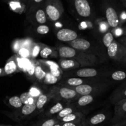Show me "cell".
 <instances>
[{"label":"cell","instance_id":"cell-1","mask_svg":"<svg viewBox=\"0 0 126 126\" xmlns=\"http://www.w3.org/2000/svg\"><path fill=\"white\" fill-rule=\"evenodd\" d=\"M58 54L61 58L75 59L81 67L93 66L98 63V58L94 54L84 51L77 50L69 46L59 47L58 49Z\"/></svg>","mask_w":126,"mask_h":126},{"label":"cell","instance_id":"cell-2","mask_svg":"<svg viewBox=\"0 0 126 126\" xmlns=\"http://www.w3.org/2000/svg\"><path fill=\"white\" fill-rule=\"evenodd\" d=\"M43 9L47 18L54 22L59 20L64 12L61 0H45Z\"/></svg>","mask_w":126,"mask_h":126},{"label":"cell","instance_id":"cell-3","mask_svg":"<svg viewBox=\"0 0 126 126\" xmlns=\"http://www.w3.org/2000/svg\"><path fill=\"white\" fill-rule=\"evenodd\" d=\"M80 94L76 92L74 88L67 87H56L51 89L50 97L55 98L58 100H71L79 98Z\"/></svg>","mask_w":126,"mask_h":126},{"label":"cell","instance_id":"cell-4","mask_svg":"<svg viewBox=\"0 0 126 126\" xmlns=\"http://www.w3.org/2000/svg\"><path fill=\"white\" fill-rule=\"evenodd\" d=\"M108 55L113 61L119 63L126 56V48L117 40H114L108 47Z\"/></svg>","mask_w":126,"mask_h":126},{"label":"cell","instance_id":"cell-5","mask_svg":"<svg viewBox=\"0 0 126 126\" xmlns=\"http://www.w3.org/2000/svg\"><path fill=\"white\" fill-rule=\"evenodd\" d=\"M73 7L80 17L87 19L92 16V8L88 0H73Z\"/></svg>","mask_w":126,"mask_h":126},{"label":"cell","instance_id":"cell-6","mask_svg":"<svg viewBox=\"0 0 126 126\" xmlns=\"http://www.w3.org/2000/svg\"><path fill=\"white\" fill-rule=\"evenodd\" d=\"M125 119H126V99L115 104L114 113L110 122L113 124Z\"/></svg>","mask_w":126,"mask_h":126},{"label":"cell","instance_id":"cell-7","mask_svg":"<svg viewBox=\"0 0 126 126\" xmlns=\"http://www.w3.org/2000/svg\"><path fill=\"white\" fill-rule=\"evenodd\" d=\"M106 20L111 27L116 28L119 25V16L117 11L112 6H108L105 11Z\"/></svg>","mask_w":126,"mask_h":126},{"label":"cell","instance_id":"cell-8","mask_svg":"<svg viewBox=\"0 0 126 126\" xmlns=\"http://www.w3.org/2000/svg\"><path fill=\"white\" fill-rule=\"evenodd\" d=\"M57 38L59 41L64 42H70L77 38L78 35L74 30L69 29H62L58 30L56 33Z\"/></svg>","mask_w":126,"mask_h":126},{"label":"cell","instance_id":"cell-9","mask_svg":"<svg viewBox=\"0 0 126 126\" xmlns=\"http://www.w3.org/2000/svg\"><path fill=\"white\" fill-rule=\"evenodd\" d=\"M17 54H14L10 58L8 59L4 66V71L6 76L15 74L20 71L17 60Z\"/></svg>","mask_w":126,"mask_h":126},{"label":"cell","instance_id":"cell-10","mask_svg":"<svg viewBox=\"0 0 126 126\" xmlns=\"http://www.w3.org/2000/svg\"><path fill=\"white\" fill-rule=\"evenodd\" d=\"M124 99H126V81L116 88L110 96L111 102L114 105Z\"/></svg>","mask_w":126,"mask_h":126},{"label":"cell","instance_id":"cell-11","mask_svg":"<svg viewBox=\"0 0 126 126\" xmlns=\"http://www.w3.org/2000/svg\"><path fill=\"white\" fill-rule=\"evenodd\" d=\"M107 119V116L104 113H98L90 119H85L82 122V126H96L103 124Z\"/></svg>","mask_w":126,"mask_h":126},{"label":"cell","instance_id":"cell-12","mask_svg":"<svg viewBox=\"0 0 126 126\" xmlns=\"http://www.w3.org/2000/svg\"><path fill=\"white\" fill-rule=\"evenodd\" d=\"M59 67L62 71H69V70L76 69L81 67L80 64L74 59H66L62 58L59 61Z\"/></svg>","mask_w":126,"mask_h":126},{"label":"cell","instance_id":"cell-13","mask_svg":"<svg viewBox=\"0 0 126 126\" xmlns=\"http://www.w3.org/2000/svg\"><path fill=\"white\" fill-rule=\"evenodd\" d=\"M74 90L76 91L79 94L80 96L82 95H87V94H91L93 92H96L98 90L99 85L95 84H83L79 85L77 87H74Z\"/></svg>","mask_w":126,"mask_h":126},{"label":"cell","instance_id":"cell-14","mask_svg":"<svg viewBox=\"0 0 126 126\" xmlns=\"http://www.w3.org/2000/svg\"><path fill=\"white\" fill-rule=\"evenodd\" d=\"M68 45L74 49L85 51L90 47V43L83 38H76L73 41L68 42Z\"/></svg>","mask_w":126,"mask_h":126},{"label":"cell","instance_id":"cell-15","mask_svg":"<svg viewBox=\"0 0 126 126\" xmlns=\"http://www.w3.org/2000/svg\"><path fill=\"white\" fill-rule=\"evenodd\" d=\"M36 110H37L36 102L31 104L24 105L22 107L20 108V112L16 114V118L19 119H23L24 117H27V116L32 114Z\"/></svg>","mask_w":126,"mask_h":126},{"label":"cell","instance_id":"cell-16","mask_svg":"<svg viewBox=\"0 0 126 126\" xmlns=\"http://www.w3.org/2000/svg\"><path fill=\"white\" fill-rule=\"evenodd\" d=\"M84 119L85 115L83 114V112L76 111L65 116L59 121L61 122H82V121H83Z\"/></svg>","mask_w":126,"mask_h":126},{"label":"cell","instance_id":"cell-17","mask_svg":"<svg viewBox=\"0 0 126 126\" xmlns=\"http://www.w3.org/2000/svg\"><path fill=\"white\" fill-rule=\"evenodd\" d=\"M32 11L34 12L33 13V17H34V20L37 24L42 25L43 24H45L47 21V16L43 8H36L33 9H31Z\"/></svg>","mask_w":126,"mask_h":126},{"label":"cell","instance_id":"cell-18","mask_svg":"<svg viewBox=\"0 0 126 126\" xmlns=\"http://www.w3.org/2000/svg\"><path fill=\"white\" fill-rule=\"evenodd\" d=\"M75 75L79 77L82 78H90V77H94L98 75V72L96 69L93 68H82L79 69L75 73Z\"/></svg>","mask_w":126,"mask_h":126},{"label":"cell","instance_id":"cell-19","mask_svg":"<svg viewBox=\"0 0 126 126\" xmlns=\"http://www.w3.org/2000/svg\"><path fill=\"white\" fill-rule=\"evenodd\" d=\"M64 104L65 103H64V102L56 103L54 105H53V106L49 109V111L46 113V116H47V117H51V116H53V115L58 114L62 110H63V109H64L65 107L67 106L64 105Z\"/></svg>","mask_w":126,"mask_h":126},{"label":"cell","instance_id":"cell-20","mask_svg":"<svg viewBox=\"0 0 126 126\" xmlns=\"http://www.w3.org/2000/svg\"><path fill=\"white\" fill-rule=\"evenodd\" d=\"M17 60L18 66H19L20 71H22L24 72L27 71L29 66L31 65L33 59H27V58H22L20 57H17Z\"/></svg>","mask_w":126,"mask_h":126},{"label":"cell","instance_id":"cell-21","mask_svg":"<svg viewBox=\"0 0 126 126\" xmlns=\"http://www.w3.org/2000/svg\"><path fill=\"white\" fill-rule=\"evenodd\" d=\"M46 74H47V72L43 69V67L40 64V63L38 62V61H37V66H36L35 70V78L40 82H43L46 76Z\"/></svg>","mask_w":126,"mask_h":126},{"label":"cell","instance_id":"cell-22","mask_svg":"<svg viewBox=\"0 0 126 126\" xmlns=\"http://www.w3.org/2000/svg\"><path fill=\"white\" fill-rule=\"evenodd\" d=\"M7 104L10 107L15 109H20L24 105L20 100V97L17 96H11L9 98L8 100Z\"/></svg>","mask_w":126,"mask_h":126},{"label":"cell","instance_id":"cell-23","mask_svg":"<svg viewBox=\"0 0 126 126\" xmlns=\"http://www.w3.org/2000/svg\"><path fill=\"white\" fill-rule=\"evenodd\" d=\"M94 100V97L92 94H87V95H82L80 96L77 101V105L79 106L83 107L87 105H89L92 103Z\"/></svg>","mask_w":126,"mask_h":126},{"label":"cell","instance_id":"cell-24","mask_svg":"<svg viewBox=\"0 0 126 126\" xmlns=\"http://www.w3.org/2000/svg\"><path fill=\"white\" fill-rule=\"evenodd\" d=\"M77 110H76V108H75L74 106H67L66 107H65L58 114H57L56 117L59 121H60L62 118H63L65 116H67L69 114L72 113V112H76Z\"/></svg>","mask_w":126,"mask_h":126},{"label":"cell","instance_id":"cell-25","mask_svg":"<svg viewBox=\"0 0 126 126\" xmlns=\"http://www.w3.org/2000/svg\"><path fill=\"white\" fill-rule=\"evenodd\" d=\"M54 54H55V52L53 50V48L47 47L45 45L40 52V55L43 59H48L49 57L53 56Z\"/></svg>","mask_w":126,"mask_h":126},{"label":"cell","instance_id":"cell-26","mask_svg":"<svg viewBox=\"0 0 126 126\" xmlns=\"http://www.w3.org/2000/svg\"><path fill=\"white\" fill-rule=\"evenodd\" d=\"M49 96L46 94H41L37 99L36 101V106L37 109L38 110H41L43 109L47 103L48 102Z\"/></svg>","mask_w":126,"mask_h":126},{"label":"cell","instance_id":"cell-27","mask_svg":"<svg viewBox=\"0 0 126 126\" xmlns=\"http://www.w3.org/2000/svg\"><path fill=\"white\" fill-rule=\"evenodd\" d=\"M19 97L23 105L33 103H35L37 101V99L32 96L29 92L22 93Z\"/></svg>","mask_w":126,"mask_h":126},{"label":"cell","instance_id":"cell-28","mask_svg":"<svg viewBox=\"0 0 126 126\" xmlns=\"http://www.w3.org/2000/svg\"><path fill=\"white\" fill-rule=\"evenodd\" d=\"M59 121L56 117H51L38 122L32 126H53L59 122Z\"/></svg>","mask_w":126,"mask_h":126},{"label":"cell","instance_id":"cell-29","mask_svg":"<svg viewBox=\"0 0 126 126\" xmlns=\"http://www.w3.org/2000/svg\"><path fill=\"white\" fill-rule=\"evenodd\" d=\"M84 83V80L80 78H77V77H71V78L67 79L64 82L65 85H67L73 88L77 87L79 85L83 84Z\"/></svg>","mask_w":126,"mask_h":126},{"label":"cell","instance_id":"cell-30","mask_svg":"<svg viewBox=\"0 0 126 126\" xmlns=\"http://www.w3.org/2000/svg\"><path fill=\"white\" fill-rule=\"evenodd\" d=\"M44 45L42 44V43H34L32 47L31 48V57L30 59H35L40 54V52L41 49L43 48Z\"/></svg>","mask_w":126,"mask_h":126},{"label":"cell","instance_id":"cell-31","mask_svg":"<svg viewBox=\"0 0 126 126\" xmlns=\"http://www.w3.org/2000/svg\"><path fill=\"white\" fill-rule=\"evenodd\" d=\"M111 79L116 81H122L126 80V72L123 71H116L111 74Z\"/></svg>","mask_w":126,"mask_h":126},{"label":"cell","instance_id":"cell-32","mask_svg":"<svg viewBox=\"0 0 126 126\" xmlns=\"http://www.w3.org/2000/svg\"><path fill=\"white\" fill-rule=\"evenodd\" d=\"M60 79L58 78V77H55L53 75H52L50 72H47L46 74V76L45 77L44 80H43V82H44L46 84H49V85H53L55 84L57 82L59 81V80Z\"/></svg>","mask_w":126,"mask_h":126},{"label":"cell","instance_id":"cell-33","mask_svg":"<svg viewBox=\"0 0 126 126\" xmlns=\"http://www.w3.org/2000/svg\"><path fill=\"white\" fill-rule=\"evenodd\" d=\"M16 54L17 55V56L20 57V58L30 59V57H31V51H30V49L21 47Z\"/></svg>","mask_w":126,"mask_h":126},{"label":"cell","instance_id":"cell-34","mask_svg":"<svg viewBox=\"0 0 126 126\" xmlns=\"http://www.w3.org/2000/svg\"><path fill=\"white\" fill-rule=\"evenodd\" d=\"M114 40V38L113 35L111 32L106 33L104 35L103 38V43L106 48H108L112 43Z\"/></svg>","mask_w":126,"mask_h":126},{"label":"cell","instance_id":"cell-35","mask_svg":"<svg viewBox=\"0 0 126 126\" xmlns=\"http://www.w3.org/2000/svg\"><path fill=\"white\" fill-rule=\"evenodd\" d=\"M37 61H35V59H33L31 65L29 66V68H28L27 69V71L25 72V73H26L29 77H33V76H34L35 70V67H36V66H37Z\"/></svg>","mask_w":126,"mask_h":126},{"label":"cell","instance_id":"cell-36","mask_svg":"<svg viewBox=\"0 0 126 126\" xmlns=\"http://www.w3.org/2000/svg\"><path fill=\"white\" fill-rule=\"evenodd\" d=\"M36 30L38 34L46 35L49 32V27L47 25L42 24V25H40L39 26L37 27Z\"/></svg>","mask_w":126,"mask_h":126},{"label":"cell","instance_id":"cell-37","mask_svg":"<svg viewBox=\"0 0 126 126\" xmlns=\"http://www.w3.org/2000/svg\"><path fill=\"white\" fill-rule=\"evenodd\" d=\"M34 44V42L30 38H26V39L21 40V47L28 48L31 50V48Z\"/></svg>","mask_w":126,"mask_h":126},{"label":"cell","instance_id":"cell-38","mask_svg":"<svg viewBox=\"0 0 126 126\" xmlns=\"http://www.w3.org/2000/svg\"><path fill=\"white\" fill-rule=\"evenodd\" d=\"M29 92L30 93V94H31L32 96L36 99H37V98H38L41 94H42V93H41L40 90L35 87H31Z\"/></svg>","mask_w":126,"mask_h":126},{"label":"cell","instance_id":"cell-39","mask_svg":"<svg viewBox=\"0 0 126 126\" xmlns=\"http://www.w3.org/2000/svg\"><path fill=\"white\" fill-rule=\"evenodd\" d=\"M21 48V40L17 39L13 42V45H12V48L15 54H17L19 51V49Z\"/></svg>","mask_w":126,"mask_h":126},{"label":"cell","instance_id":"cell-40","mask_svg":"<svg viewBox=\"0 0 126 126\" xmlns=\"http://www.w3.org/2000/svg\"><path fill=\"white\" fill-rule=\"evenodd\" d=\"M82 122L83 121L77 122H61V126H82Z\"/></svg>","mask_w":126,"mask_h":126},{"label":"cell","instance_id":"cell-41","mask_svg":"<svg viewBox=\"0 0 126 126\" xmlns=\"http://www.w3.org/2000/svg\"><path fill=\"white\" fill-rule=\"evenodd\" d=\"M117 41L119 42L121 44L123 45L126 48V36H122V37L118 38V40Z\"/></svg>","mask_w":126,"mask_h":126},{"label":"cell","instance_id":"cell-42","mask_svg":"<svg viewBox=\"0 0 126 126\" xmlns=\"http://www.w3.org/2000/svg\"><path fill=\"white\" fill-rule=\"evenodd\" d=\"M111 126H126V119L119 121V122H117V123L113 124Z\"/></svg>","mask_w":126,"mask_h":126},{"label":"cell","instance_id":"cell-43","mask_svg":"<svg viewBox=\"0 0 126 126\" xmlns=\"http://www.w3.org/2000/svg\"><path fill=\"white\" fill-rule=\"evenodd\" d=\"M43 0H32V6H34V5H38V4H40Z\"/></svg>","mask_w":126,"mask_h":126},{"label":"cell","instance_id":"cell-44","mask_svg":"<svg viewBox=\"0 0 126 126\" xmlns=\"http://www.w3.org/2000/svg\"><path fill=\"white\" fill-rule=\"evenodd\" d=\"M119 63H120V64H121L126 65V56Z\"/></svg>","mask_w":126,"mask_h":126},{"label":"cell","instance_id":"cell-45","mask_svg":"<svg viewBox=\"0 0 126 126\" xmlns=\"http://www.w3.org/2000/svg\"><path fill=\"white\" fill-rule=\"evenodd\" d=\"M6 76L5 74H4V68H1L0 67V77H2V76Z\"/></svg>","mask_w":126,"mask_h":126},{"label":"cell","instance_id":"cell-46","mask_svg":"<svg viewBox=\"0 0 126 126\" xmlns=\"http://www.w3.org/2000/svg\"><path fill=\"white\" fill-rule=\"evenodd\" d=\"M122 36H126V25L123 29V33H122Z\"/></svg>","mask_w":126,"mask_h":126},{"label":"cell","instance_id":"cell-47","mask_svg":"<svg viewBox=\"0 0 126 126\" xmlns=\"http://www.w3.org/2000/svg\"><path fill=\"white\" fill-rule=\"evenodd\" d=\"M61 126V122L59 121V122H58L57 124H56L54 125V126Z\"/></svg>","mask_w":126,"mask_h":126},{"label":"cell","instance_id":"cell-48","mask_svg":"<svg viewBox=\"0 0 126 126\" xmlns=\"http://www.w3.org/2000/svg\"><path fill=\"white\" fill-rule=\"evenodd\" d=\"M0 126H11V125H6V124H0Z\"/></svg>","mask_w":126,"mask_h":126},{"label":"cell","instance_id":"cell-49","mask_svg":"<svg viewBox=\"0 0 126 126\" xmlns=\"http://www.w3.org/2000/svg\"><path fill=\"white\" fill-rule=\"evenodd\" d=\"M123 5L124 6L125 8H126V2H123Z\"/></svg>","mask_w":126,"mask_h":126},{"label":"cell","instance_id":"cell-50","mask_svg":"<svg viewBox=\"0 0 126 126\" xmlns=\"http://www.w3.org/2000/svg\"><path fill=\"white\" fill-rule=\"evenodd\" d=\"M123 1V2H126V0H122Z\"/></svg>","mask_w":126,"mask_h":126}]
</instances>
